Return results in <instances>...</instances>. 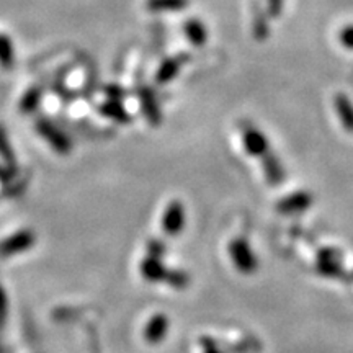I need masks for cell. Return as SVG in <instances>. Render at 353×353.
<instances>
[{
    "label": "cell",
    "instance_id": "27",
    "mask_svg": "<svg viewBox=\"0 0 353 353\" xmlns=\"http://www.w3.org/2000/svg\"><path fill=\"white\" fill-rule=\"evenodd\" d=\"M7 311H8V303H7V294L6 291L0 286V329H2L3 322L7 319Z\"/></svg>",
    "mask_w": 353,
    "mask_h": 353
},
{
    "label": "cell",
    "instance_id": "22",
    "mask_svg": "<svg viewBox=\"0 0 353 353\" xmlns=\"http://www.w3.org/2000/svg\"><path fill=\"white\" fill-rule=\"evenodd\" d=\"M165 249L167 247L161 239H152L148 242V255H151V257L162 259L165 255Z\"/></svg>",
    "mask_w": 353,
    "mask_h": 353
},
{
    "label": "cell",
    "instance_id": "15",
    "mask_svg": "<svg viewBox=\"0 0 353 353\" xmlns=\"http://www.w3.org/2000/svg\"><path fill=\"white\" fill-rule=\"evenodd\" d=\"M183 32L188 41L196 48L205 46L206 41H208V30L198 19H190L185 21Z\"/></svg>",
    "mask_w": 353,
    "mask_h": 353
},
{
    "label": "cell",
    "instance_id": "14",
    "mask_svg": "<svg viewBox=\"0 0 353 353\" xmlns=\"http://www.w3.org/2000/svg\"><path fill=\"white\" fill-rule=\"evenodd\" d=\"M187 59V56H179V57H169L164 63L159 65L156 72V81L157 83H169L179 76L180 69Z\"/></svg>",
    "mask_w": 353,
    "mask_h": 353
},
{
    "label": "cell",
    "instance_id": "17",
    "mask_svg": "<svg viewBox=\"0 0 353 353\" xmlns=\"http://www.w3.org/2000/svg\"><path fill=\"white\" fill-rule=\"evenodd\" d=\"M15 64V46H13L10 37L0 34V68L10 70Z\"/></svg>",
    "mask_w": 353,
    "mask_h": 353
},
{
    "label": "cell",
    "instance_id": "24",
    "mask_svg": "<svg viewBox=\"0 0 353 353\" xmlns=\"http://www.w3.org/2000/svg\"><path fill=\"white\" fill-rule=\"evenodd\" d=\"M103 90L110 100H121L123 97L126 95L125 88H121L120 85H113V83H110V85L103 88Z\"/></svg>",
    "mask_w": 353,
    "mask_h": 353
},
{
    "label": "cell",
    "instance_id": "23",
    "mask_svg": "<svg viewBox=\"0 0 353 353\" xmlns=\"http://www.w3.org/2000/svg\"><path fill=\"white\" fill-rule=\"evenodd\" d=\"M339 38H341V43L347 50H353V25H347L339 34Z\"/></svg>",
    "mask_w": 353,
    "mask_h": 353
},
{
    "label": "cell",
    "instance_id": "4",
    "mask_svg": "<svg viewBox=\"0 0 353 353\" xmlns=\"http://www.w3.org/2000/svg\"><path fill=\"white\" fill-rule=\"evenodd\" d=\"M242 144H244L245 152L254 157H263L270 151V143H268L267 136L252 123L242 125Z\"/></svg>",
    "mask_w": 353,
    "mask_h": 353
},
{
    "label": "cell",
    "instance_id": "11",
    "mask_svg": "<svg viewBox=\"0 0 353 353\" xmlns=\"http://www.w3.org/2000/svg\"><path fill=\"white\" fill-rule=\"evenodd\" d=\"M262 159L263 165V175L267 179V182L272 185V187H278V185L283 183L285 180V167L281 164V161L278 159L275 152L268 151Z\"/></svg>",
    "mask_w": 353,
    "mask_h": 353
},
{
    "label": "cell",
    "instance_id": "19",
    "mask_svg": "<svg viewBox=\"0 0 353 353\" xmlns=\"http://www.w3.org/2000/svg\"><path fill=\"white\" fill-rule=\"evenodd\" d=\"M252 33L257 41H265L268 37V20L267 15L260 10V8L255 7L254 8V15H252Z\"/></svg>",
    "mask_w": 353,
    "mask_h": 353
},
{
    "label": "cell",
    "instance_id": "18",
    "mask_svg": "<svg viewBox=\"0 0 353 353\" xmlns=\"http://www.w3.org/2000/svg\"><path fill=\"white\" fill-rule=\"evenodd\" d=\"M188 0H148V10L159 12H179L188 7Z\"/></svg>",
    "mask_w": 353,
    "mask_h": 353
},
{
    "label": "cell",
    "instance_id": "21",
    "mask_svg": "<svg viewBox=\"0 0 353 353\" xmlns=\"http://www.w3.org/2000/svg\"><path fill=\"white\" fill-rule=\"evenodd\" d=\"M164 283L170 285L172 288H175V290H183V288H187L190 283V275L183 270H169L167 272Z\"/></svg>",
    "mask_w": 353,
    "mask_h": 353
},
{
    "label": "cell",
    "instance_id": "7",
    "mask_svg": "<svg viewBox=\"0 0 353 353\" xmlns=\"http://www.w3.org/2000/svg\"><path fill=\"white\" fill-rule=\"evenodd\" d=\"M312 205V195L309 192H294L291 195L281 198L276 203V210L281 214H299Z\"/></svg>",
    "mask_w": 353,
    "mask_h": 353
},
{
    "label": "cell",
    "instance_id": "9",
    "mask_svg": "<svg viewBox=\"0 0 353 353\" xmlns=\"http://www.w3.org/2000/svg\"><path fill=\"white\" fill-rule=\"evenodd\" d=\"M167 332H169V319H167L165 314L159 312V314H154L145 324L144 339L151 345H157V343L164 341Z\"/></svg>",
    "mask_w": 353,
    "mask_h": 353
},
{
    "label": "cell",
    "instance_id": "3",
    "mask_svg": "<svg viewBox=\"0 0 353 353\" xmlns=\"http://www.w3.org/2000/svg\"><path fill=\"white\" fill-rule=\"evenodd\" d=\"M229 257H231L234 267L237 268L241 273L250 275L259 268V259L254 254L252 247L245 239H234L229 244Z\"/></svg>",
    "mask_w": 353,
    "mask_h": 353
},
{
    "label": "cell",
    "instance_id": "5",
    "mask_svg": "<svg viewBox=\"0 0 353 353\" xmlns=\"http://www.w3.org/2000/svg\"><path fill=\"white\" fill-rule=\"evenodd\" d=\"M185 221H187V213L185 206L179 200L170 201L162 214V231L167 236H179L183 231Z\"/></svg>",
    "mask_w": 353,
    "mask_h": 353
},
{
    "label": "cell",
    "instance_id": "12",
    "mask_svg": "<svg viewBox=\"0 0 353 353\" xmlns=\"http://www.w3.org/2000/svg\"><path fill=\"white\" fill-rule=\"evenodd\" d=\"M99 112L103 114L105 118L112 120L118 125H128L131 121L130 113L125 108V105L121 103V100H107L99 107Z\"/></svg>",
    "mask_w": 353,
    "mask_h": 353
},
{
    "label": "cell",
    "instance_id": "6",
    "mask_svg": "<svg viewBox=\"0 0 353 353\" xmlns=\"http://www.w3.org/2000/svg\"><path fill=\"white\" fill-rule=\"evenodd\" d=\"M317 272H319L322 276L342 278L345 270H343L341 252L332 249V247L322 249L319 255H317Z\"/></svg>",
    "mask_w": 353,
    "mask_h": 353
},
{
    "label": "cell",
    "instance_id": "25",
    "mask_svg": "<svg viewBox=\"0 0 353 353\" xmlns=\"http://www.w3.org/2000/svg\"><path fill=\"white\" fill-rule=\"evenodd\" d=\"M267 10L272 19H278L283 10V0H267Z\"/></svg>",
    "mask_w": 353,
    "mask_h": 353
},
{
    "label": "cell",
    "instance_id": "1",
    "mask_svg": "<svg viewBox=\"0 0 353 353\" xmlns=\"http://www.w3.org/2000/svg\"><path fill=\"white\" fill-rule=\"evenodd\" d=\"M34 130H37L38 134L50 144L52 151L61 154V156H68V154L72 151V139L69 138L68 132H64L56 123L48 120V118H39V120L34 123Z\"/></svg>",
    "mask_w": 353,
    "mask_h": 353
},
{
    "label": "cell",
    "instance_id": "16",
    "mask_svg": "<svg viewBox=\"0 0 353 353\" xmlns=\"http://www.w3.org/2000/svg\"><path fill=\"white\" fill-rule=\"evenodd\" d=\"M41 99H43V88L38 85L30 87L20 99V103H19L20 112L23 114L34 113L38 110L39 103H41Z\"/></svg>",
    "mask_w": 353,
    "mask_h": 353
},
{
    "label": "cell",
    "instance_id": "2",
    "mask_svg": "<svg viewBox=\"0 0 353 353\" xmlns=\"http://www.w3.org/2000/svg\"><path fill=\"white\" fill-rule=\"evenodd\" d=\"M37 245V234L32 229H20L0 241V259H10L32 250Z\"/></svg>",
    "mask_w": 353,
    "mask_h": 353
},
{
    "label": "cell",
    "instance_id": "20",
    "mask_svg": "<svg viewBox=\"0 0 353 353\" xmlns=\"http://www.w3.org/2000/svg\"><path fill=\"white\" fill-rule=\"evenodd\" d=\"M0 157L6 162V165L15 167V151H13L6 128L2 125H0Z\"/></svg>",
    "mask_w": 353,
    "mask_h": 353
},
{
    "label": "cell",
    "instance_id": "8",
    "mask_svg": "<svg viewBox=\"0 0 353 353\" xmlns=\"http://www.w3.org/2000/svg\"><path fill=\"white\" fill-rule=\"evenodd\" d=\"M139 101H141V110L145 120L149 121V125L159 126L162 123V112L159 107L157 97L149 87H141L139 88Z\"/></svg>",
    "mask_w": 353,
    "mask_h": 353
},
{
    "label": "cell",
    "instance_id": "13",
    "mask_svg": "<svg viewBox=\"0 0 353 353\" xmlns=\"http://www.w3.org/2000/svg\"><path fill=\"white\" fill-rule=\"evenodd\" d=\"M334 108L343 130L353 134V101L345 94H337L334 97Z\"/></svg>",
    "mask_w": 353,
    "mask_h": 353
},
{
    "label": "cell",
    "instance_id": "26",
    "mask_svg": "<svg viewBox=\"0 0 353 353\" xmlns=\"http://www.w3.org/2000/svg\"><path fill=\"white\" fill-rule=\"evenodd\" d=\"M200 345L203 348V353H224L218 347V343H216L213 339H210V337H201Z\"/></svg>",
    "mask_w": 353,
    "mask_h": 353
},
{
    "label": "cell",
    "instance_id": "10",
    "mask_svg": "<svg viewBox=\"0 0 353 353\" xmlns=\"http://www.w3.org/2000/svg\"><path fill=\"white\" fill-rule=\"evenodd\" d=\"M139 272H141V275H143L144 280L149 281V283H164L167 272L169 270L165 268L162 259L151 257V255H148V257L143 259V262H141Z\"/></svg>",
    "mask_w": 353,
    "mask_h": 353
}]
</instances>
